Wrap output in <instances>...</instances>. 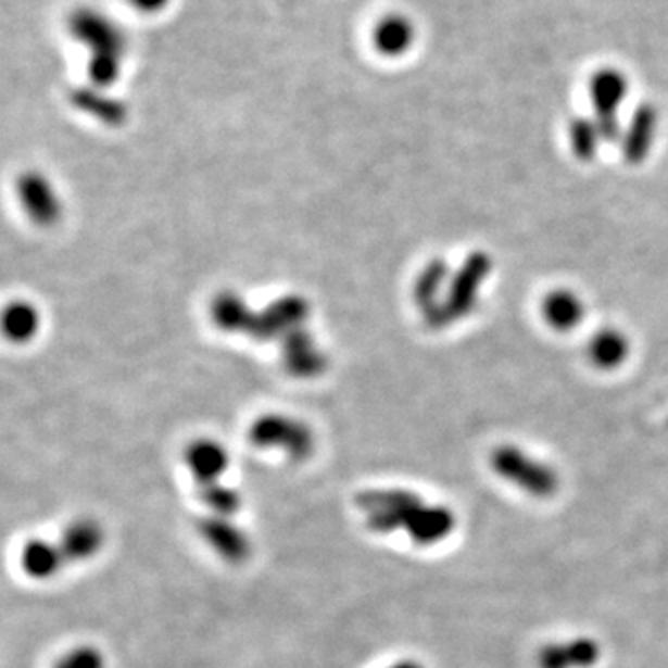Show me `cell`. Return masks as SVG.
<instances>
[{
	"mask_svg": "<svg viewBox=\"0 0 668 668\" xmlns=\"http://www.w3.org/2000/svg\"><path fill=\"white\" fill-rule=\"evenodd\" d=\"M356 507L374 533L403 531L420 546L442 541L453 528L450 511L442 505H429L411 490H366L356 497Z\"/></svg>",
	"mask_w": 668,
	"mask_h": 668,
	"instance_id": "1",
	"label": "cell"
},
{
	"mask_svg": "<svg viewBox=\"0 0 668 668\" xmlns=\"http://www.w3.org/2000/svg\"><path fill=\"white\" fill-rule=\"evenodd\" d=\"M198 496L206 509V515L236 518L243 507L242 492L223 481L198 487Z\"/></svg>",
	"mask_w": 668,
	"mask_h": 668,
	"instance_id": "11",
	"label": "cell"
},
{
	"mask_svg": "<svg viewBox=\"0 0 668 668\" xmlns=\"http://www.w3.org/2000/svg\"><path fill=\"white\" fill-rule=\"evenodd\" d=\"M39 316L33 305L26 303H13L4 314V327L13 340L23 342L34 337L38 331Z\"/></svg>",
	"mask_w": 668,
	"mask_h": 668,
	"instance_id": "14",
	"label": "cell"
},
{
	"mask_svg": "<svg viewBox=\"0 0 668 668\" xmlns=\"http://www.w3.org/2000/svg\"><path fill=\"white\" fill-rule=\"evenodd\" d=\"M416 38H418V28L407 13H385L371 28L374 49L390 60L403 58L413 51Z\"/></svg>",
	"mask_w": 668,
	"mask_h": 668,
	"instance_id": "7",
	"label": "cell"
},
{
	"mask_svg": "<svg viewBox=\"0 0 668 668\" xmlns=\"http://www.w3.org/2000/svg\"><path fill=\"white\" fill-rule=\"evenodd\" d=\"M172 2L173 0H127L128 7L143 17H154V15L166 12L167 8L172 7Z\"/></svg>",
	"mask_w": 668,
	"mask_h": 668,
	"instance_id": "16",
	"label": "cell"
},
{
	"mask_svg": "<svg viewBox=\"0 0 668 668\" xmlns=\"http://www.w3.org/2000/svg\"><path fill=\"white\" fill-rule=\"evenodd\" d=\"M60 546L64 552L67 563L83 565L88 560L96 559L106 544V531L96 518L80 516L71 520L60 534Z\"/></svg>",
	"mask_w": 668,
	"mask_h": 668,
	"instance_id": "6",
	"label": "cell"
},
{
	"mask_svg": "<svg viewBox=\"0 0 668 668\" xmlns=\"http://www.w3.org/2000/svg\"><path fill=\"white\" fill-rule=\"evenodd\" d=\"M20 565L26 578L34 581H49L64 570L67 559L60 542L34 537L21 547Z\"/></svg>",
	"mask_w": 668,
	"mask_h": 668,
	"instance_id": "9",
	"label": "cell"
},
{
	"mask_svg": "<svg viewBox=\"0 0 668 668\" xmlns=\"http://www.w3.org/2000/svg\"><path fill=\"white\" fill-rule=\"evenodd\" d=\"M542 314L550 327L559 331H570L583 319V303L576 293L557 290L547 293L542 305Z\"/></svg>",
	"mask_w": 668,
	"mask_h": 668,
	"instance_id": "10",
	"label": "cell"
},
{
	"mask_svg": "<svg viewBox=\"0 0 668 668\" xmlns=\"http://www.w3.org/2000/svg\"><path fill=\"white\" fill-rule=\"evenodd\" d=\"M251 442L261 450H280L292 461H305L314 450V434L298 420L285 416H266L255 421L249 431Z\"/></svg>",
	"mask_w": 668,
	"mask_h": 668,
	"instance_id": "3",
	"label": "cell"
},
{
	"mask_svg": "<svg viewBox=\"0 0 668 668\" xmlns=\"http://www.w3.org/2000/svg\"><path fill=\"white\" fill-rule=\"evenodd\" d=\"M628 78L615 67H602L592 73L589 96L596 110V123L602 133H613L617 128V112L628 97Z\"/></svg>",
	"mask_w": 668,
	"mask_h": 668,
	"instance_id": "5",
	"label": "cell"
},
{
	"mask_svg": "<svg viewBox=\"0 0 668 668\" xmlns=\"http://www.w3.org/2000/svg\"><path fill=\"white\" fill-rule=\"evenodd\" d=\"M185 465L198 487L223 481L229 470L230 455L225 445L217 440L199 439L188 444L185 452Z\"/></svg>",
	"mask_w": 668,
	"mask_h": 668,
	"instance_id": "8",
	"label": "cell"
},
{
	"mask_svg": "<svg viewBox=\"0 0 668 668\" xmlns=\"http://www.w3.org/2000/svg\"><path fill=\"white\" fill-rule=\"evenodd\" d=\"M628 355V342L617 331H605L592 338L591 358L602 368H613Z\"/></svg>",
	"mask_w": 668,
	"mask_h": 668,
	"instance_id": "13",
	"label": "cell"
},
{
	"mask_svg": "<svg viewBox=\"0 0 668 668\" xmlns=\"http://www.w3.org/2000/svg\"><path fill=\"white\" fill-rule=\"evenodd\" d=\"M70 30L89 51V73L97 84L109 86L119 75L125 36L104 13L83 8L71 15Z\"/></svg>",
	"mask_w": 668,
	"mask_h": 668,
	"instance_id": "2",
	"label": "cell"
},
{
	"mask_svg": "<svg viewBox=\"0 0 668 668\" xmlns=\"http://www.w3.org/2000/svg\"><path fill=\"white\" fill-rule=\"evenodd\" d=\"M196 531L199 539L229 565H242L253 555V541L235 518L201 515L196 520Z\"/></svg>",
	"mask_w": 668,
	"mask_h": 668,
	"instance_id": "4",
	"label": "cell"
},
{
	"mask_svg": "<svg viewBox=\"0 0 668 668\" xmlns=\"http://www.w3.org/2000/svg\"><path fill=\"white\" fill-rule=\"evenodd\" d=\"M389 668H424V667H420L418 663L401 661V663H395V665H392V667H389Z\"/></svg>",
	"mask_w": 668,
	"mask_h": 668,
	"instance_id": "17",
	"label": "cell"
},
{
	"mask_svg": "<svg viewBox=\"0 0 668 668\" xmlns=\"http://www.w3.org/2000/svg\"><path fill=\"white\" fill-rule=\"evenodd\" d=\"M596 646L589 641H579V643H570L567 646H557V648H547L542 656V667L544 668H568L570 661H574L576 667H589L596 659Z\"/></svg>",
	"mask_w": 668,
	"mask_h": 668,
	"instance_id": "12",
	"label": "cell"
},
{
	"mask_svg": "<svg viewBox=\"0 0 668 668\" xmlns=\"http://www.w3.org/2000/svg\"><path fill=\"white\" fill-rule=\"evenodd\" d=\"M52 668H106V656L93 644H78L58 657Z\"/></svg>",
	"mask_w": 668,
	"mask_h": 668,
	"instance_id": "15",
	"label": "cell"
}]
</instances>
